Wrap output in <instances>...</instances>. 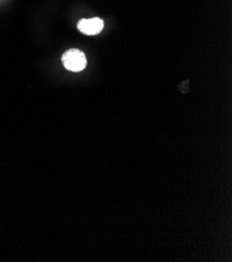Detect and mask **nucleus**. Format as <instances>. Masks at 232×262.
I'll return each instance as SVG.
<instances>
[{
    "mask_svg": "<svg viewBox=\"0 0 232 262\" xmlns=\"http://www.w3.org/2000/svg\"><path fill=\"white\" fill-rule=\"evenodd\" d=\"M62 61L65 68L73 72L83 71L87 67V58L84 52L79 49H70L66 51Z\"/></svg>",
    "mask_w": 232,
    "mask_h": 262,
    "instance_id": "obj_1",
    "label": "nucleus"
},
{
    "mask_svg": "<svg viewBox=\"0 0 232 262\" xmlns=\"http://www.w3.org/2000/svg\"><path fill=\"white\" fill-rule=\"evenodd\" d=\"M103 28H105V22L100 18L82 19L77 24V29L88 36H95L101 33Z\"/></svg>",
    "mask_w": 232,
    "mask_h": 262,
    "instance_id": "obj_2",
    "label": "nucleus"
}]
</instances>
